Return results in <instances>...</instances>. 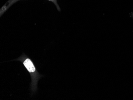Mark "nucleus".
<instances>
[{"mask_svg":"<svg viewBox=\"0 0 133 100\" xmlns=\"http://www.w3.org/2000/svg\"><path fill=\"white\" fill-rule=\"evenodd\" d=\"M12 61L21 62L27 70L30 75L31 79L30 90L31 91V95L35 93L38 91V82L43 76L40 75L38 72L33 61L24 53H22L20 57Z\"/></svg>","mask_w":133,"mask_h":100,"instance_id":"obj_1","label":"nucleus"}]
</instances>
